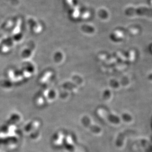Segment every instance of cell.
<instances>
[{
	"label": "cell",
	"mask_w": 152,
	"mask_h": 152,
	"mask_svg": "<svg viewBox=\"0 0 152 152\" xmlns=\"http://www.w3.org/2000/svg\"><path fill=\"white\" fill-rule=\"evenodd\" d=\"M82 123L85 127L90 129L92 132L99 134L101 132V129L99 127L93 125L91 123V121L89 118L87 116H84L82 119Z\"/></svg>",
	"instance_id": "6da1fadb"
},
{
	"label": "cell",
	"mask_w": 152,
	"mask_h": 152,
	"mask_svg": "<svg viewBox=\"0 0 152 152\" xmlns=\"http://www.w3.org/2000/svg\"><path fill=\"white\" fill-rule=\"evenodd\" d=\"M132 132H133L132 130H127L120 133L117 138L116 141V146L118 147H120L122 146L125 137L129 135V134H132Z\"/></svg>",
	"instance_id": "7a4b0ae2"
},
{
	"label": "cell",
	"mask_w": 152,
	"mask_h": 152,
	"mask_svg": "<svg viewBox=\"0 0 152 152\" xmlns=\"http://www.w3.org/2000/svg\"><path fill=\"white\" fill-rule=\"evenodd\" d=\"M39 124L37 121H34L32 122L31 123H29L28 125L26 126L25 128V130L27 132H34L36 130H37L39 128Z\"/></svg>",
	"instance_id": "3957f363"
},
{
	"label": "cell",
	"mask_w": 152,
	"mask_h": 152,
	"mask_svg": "<svg viewBox=\"0 0 152 152\" xmlns=\"http://www.w3.org/2000/svg\"><path fill=\"white\" fill-rule=\"evenodd\" d=\"M107 119L110 121V122L114 124H117L120 123V119L118 117L116 116L115 115H112L110 113L107 114Z\"/></svg>",
	"instance_id": "277c9868"
},
{
	"label": "cell",
	"mask_w": 152,
	"mask_h": 152,
	"mask_svg": "<svg viewBox=\"0 0 152 152\" xmlns=\"http://www.w3.org/2000/svg\"><path fill=\"white\" fill-rule=\"evenodd\" d=\"M122 118L124 121L126 122H129L132 120V117L130 116V115L128 114H124L123 116H122Z\"/></svg>",
	"instance_id": "5b68a950"
},
{
	"label": "cell",
	"mask_w": 152,
	"mask_h": 152,
	"mask_svg": "<svg viewBox=\"0 0 152 152\" xmlns=\"http://www.w3.org/2000/svg\"><path fill=\"white\" fill-rule=\"evenodd\" d=\"M104 94H106V95L104 94V97H103L104 99H109V96H110V94H109V92H107V93H106V92Z\"/></svg>",
	"instance_id": "8992f818"
}]
</instances>
